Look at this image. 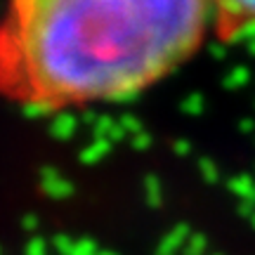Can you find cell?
<instances>
[{"label":"cell","instance_id":"7a4b0ae2","mask_svg":"<svg viewBox=\"0 0 255 255\" xmlns=\"http://www.w3.org/2000/svg\"><path fill=\"white\" fill-rule=\"evenodd\" d=\"M220 43H239L255 28V0H210Z\"/></svg>","mask_w":255,"mask_h":255},{"label":"cell","instance_id":"7c38bea8","mask_svg":"<svg viewBox=\"0 0 255 255\" xmlns=\"http://www.w3.org/2000/svg\"><path fill=\"white\" fill-rule=\"evenodd\" d=\"M180 109H182V114H187V116H201L203 109H206V100H203L201 92H191V95H187L182 100Z\"/></svg>","mask_w":255,"mask_h":255},{"label":"cell","instance_id":"ac0fdd59","mask_svg":"<svg viewBox=\"0 0 255 255\" xmlns=\"http://www.w3.org/2000/svg\"><path fill=\"white\" fill-rule=\"evenodd\" d=\"M73 255H100V246L95 239H78Z\"/></svg>","mask_w":255,"mask_h":255},{"label":"cell","instance_id":"7402d4cb","mask_svg":"<svg viewBox=\"0 0 255 255\" xmlns=\"http://www.w3.org/2000/svg\"><path fill=\"white\" fill-rule=\"evenodd\" d=\"M241 130H244V132H253L255 130V121H241Z\"/></svg>","mask_w":255,"mask_h":255},{"label":"cell","instance_id":"30bf717a","mask_svg":"<svg viewBox=\"0 0 255 255\" xmlns=\"http://www.w3.org/2000/svg\"><path fill=\"white\" fill-rule=\"evenodd\" d=\"M21 114L26 116V119H45V116H55L57 109L52 104H47V102H40V100H31V102H24L21 104Z\"/></svg>","mask_w":255,"mask_h":255},{"label":"cell","instance_id":"8fae6325","mask_svg":"<svg viewBox=\"0 0 255 255\" xmlns=\"http://www.w3.org/2000/svg\"><path fill=\"white\" fill-rule=\"evenodd\" d=\"M248 83H251V71H248L246 66H234V69L225 76L222 85H225L227 90H241V88H246Z\"/></svg>","mask_w":255,"mask_h":255},{"label":"cell","instance_id":"e0dca14e","mask_svg":"<svg viewBox=\"0 0 255 255\" xmlns=\"http://www.w3.org/2000/svg\"><path fill=\"white\" fill-rule=\"evenodd\" d=\"M130 144H132L135 151H146V149H151V144H154V137H151V132L142 130V132L130 137Z\"/></svg>","mask_w":255,"mask_h":255},{"label":"cell","instance_id":"9c48e42d","mask_svg":"<svg viewBox=\"0 0 255 255\" xmlns=\"http://www.w3.org/2000/svg\"><path fill=\"white\" fill-rule=\"evenodd\" d=\"M144 201L149 208H161L163 206V184L156 175L144 177Z\"/></svg>","mask_w":255,"mask_h":255},{"label":"cell","instance_id":"8992f818","mask_svg":"<svg viewBox=\"0 0 255 255\" xmlns=\"http://www.w3.org/2000/svg\"><path fill=\"white\" fill-rule=\"evenodd\" d=\"M92 137H95V139H107L111 144H116L121 139H126L128 135L116 119H111V116H100L97 123H95V128H92Z\"/></svg>","mask_w":255,"mask_h":255},{"label":"cell","instance_id":"277c9868","mask_svg":"<svg viewBox=\"0 0 255 255\" xmlns=\"http://www.w3.org/2000/svg\"><path fill=\"white\" fill-rule=\"evenodd\" d=\"M191 234H194V232L189 229V225H177V227H173L163 239H161V241H158V246H156V255H177V253H182Z\"/></svg>","mask_w":255,"mask_h":255},{"label":"cell","instance_id":"3957f363","mask_svg":"<svg viewBox=\"0 0 255 255\" xmlns=\"http://www.w3.org/2000/svg\"><path fill=\"white\" fill-rule=\"evenodd\" d=\"M40 189H43V194L45 196H50V199H69V196H73V191H76V187H73V182L69 180V177H64L57 168H43L40 170Z\"/></svg>","mask_w":255,"mask_h":255},{"label":"cell","instance_id":"d4e9b609","mask_svg":"<svg viewBox=\"0 0 255 255\" xmlns=\"http://www.w3.org/2000/svg\"><path fill=\"white\" fill-rule=\"evenodd\" d=\"M251 222H253V227H255V215H253V218H251Z\"/></svg>","mask_w":255,"mask_h":255},{"label":"cell","instance_id":"2e32d148","mask_svg":"<svg viewBox=\"0 0 255 255\" xmlns=\"http://www.w3.org/2000/svg\"><path fill=\"white\" fill-rule=\"evenodd\" d=\"M119 123H121V128L126 130L128 139H130L132 135H137V132H142V130H144V126H142V121L137 119V116H132V114H126V116H121Z\"/></svg>","mask_w":255,"mask_h":255},{"label":"cell","instance_id":"52a82bcc","mask_svg":"<svg viewBox=\"0 0 255 255\" xmlns=\"http://www.w3.org/2000/svg\"><path fill=\"white\" fill-rule=\"evenodd\" d=\"M111 149H114L111 142H107V139H95V137H92L90 142L81 149L78 158H81V163H85V165H97L111 154Z\"/></svg>","mask_w":255,"mask_h":255},{"label":"cell","instance_id":"5b68a950","mask_svg":"<svg viewBox=\"0 0 255 255\" xmlns=\"http://www.w3.org/2000/svg\"><path fill=\"white\" fill-rule=\"evenodd\" d=\"M78 126H81L78 116H73L69 111H57L55 116L50 119V135L55 137V139H59V142H66V139L76 137Z\"/></svg>","mask_w":255,"mask_h":255},{"label":"cell","instance_id":"484cf974","mask_svg":"<svg viewBox=\"0 0 255 255\" xmlns=\"http://www.w3.org/2000/svg\"><path fill=\"white\" fill-rule=\"evenodd\" d=\"M215 255H222V253H215Z\"/></svg>","mask_w":255,"mask_h":255},{"label":"cell","instance_id":"ffe728a7","mask_svg":"<svg viewBox=\"0 0 255 255\" xmlns=\"http://www.w3.org/2000/svg\"><path fill=\"white\" fill-rule=\"evenodd\" d=\"M173 149H175V154L177 156H189L191 154V149H194V144H191L189 139H177V142H175L173 144Z\"/></svg>","mask_w":255,"mask_h":255},{"label":"cell","instance_id":"4316f807","mask_svg":"<svg viewBox=\"0 0 255 255\" xmlns=\"http://www.w3.org/2000/svg\"><path fill=\"white\" fill-rule=\"evenodd\" d=\"M0 255H2V251H0Z\"/></svg>","mask_w":255,"mask_h":255},{"label":"cell","instance_id":"5bb4252c","mask_svg":"<svg viewBox=\"0 0 255 255\" xmlns=\"http://www.w3.org/2000/svg\"><path fill=\"white\" fill-rule=\"evenodd\" d=\"M199 173L208 184L220 182V168L213 158H199Z\"/></svg>","mask_w":255,"mask_h":255},{"label":"cell","instance_id":"d6986e66","mask_svg":"<svg viewBox=\"0 0 255 255\" xmlns=\"http://www.w3.org/2000/svg\"><path fill=\"white\" fill-rule=\"evenodd\" d=\"M26 255H47V241L45 239H31L26 246Z\"/></svg>","mask_w":255,"mask_h":255},{"label":"cell","instance_id":"6da1fadb","mask_svg":"<svg viewBox=\"0 0 255 255\" xmlns=\"http://www.w3.org/2000/svg\"><path fill=\"white\" fill-rule=\"evenodd\" d=\"M210 0H9L0 92L21 104L130 102L189 59Z\"/></svg>","mask_w":255,"mask_h":255},{"label":"cell","instance_id":"603a6c76","mask_svg":"<svg viewBox=\"0 0 255 255\" xmlns=\"http://www.w3.org/2000/svg\"><path fill=\"white\" fill-rule=\"evenodd\" d=\"M100 255H119V253H111V251H100Z\"/></svg>","mask_w":255,"mask_h":255},{"label":"cell","instance_id":"9a60e30c","mask_svg":"<svg viewBox=\"0 0 255 255\" xmlns=\"http://www.w3.org/2000/svg\"><path fill=\"white\" fill-rule=\"evenodd\" d=\"M52 248H55L59 255H73V251H76V244H78V239L69 237V234H57L52 241Z\"/></svg>","mask_w":255,"mask_h":255},{"label":"cell","instance_id":"cb8c5ba5","mask_svg":"<svg viewBox=\"0 0 255 255\" xmlns=\"http://www.w3.org/2000/svg\"><path fill=\"white\" fill-rule=\"evenodd\" d=\"M248 47H251V52L255 55V40H253V43H248Z\"/></svg>","mask_w":255,"mask_h":255},{"label":"cell","instance_id":"44dd1931","mask_svg":"<svg viewBox=\"0 0 255 255\" xmlns=\"http://www.w3.org/2000/svg\"><path fill=\"white\" fill-rule=\"evenodd\" d=\"M38 225H40L38 215H24V218H21V227L26 229V232H36Z\"/></svg>","mask_w":255,"mask_h":255},{"label":"cell","instance_id":"4fadbf2b","mask_svg":"<svg viewBox=\"0 0 255 255\" xmlns=\"http://www.w3.org/2000/svg\"><path fill=\"white\" fill-rule=\"evenodd\" d=\"M206 251H208V237L194 232L189 237V241H187V246H184L182 253L184 255H206Z\"/></svg>","mask_w":255,"mask_h":255},{"label":"cell","instance_id":"ba28073f","mask_svg":"<svg viewBox=\"0 0 255 255\" xmlns=\"http://www.w3.org/2000/svg\"><path fill=\"white\" fill-rule=\"evenodd\" d=\"M229 191L241 203L244 201H255V177H251V175H237V177H232L229 180Z\"/></svg>","mask_w":255,"mask_h":255}]
</instances>
